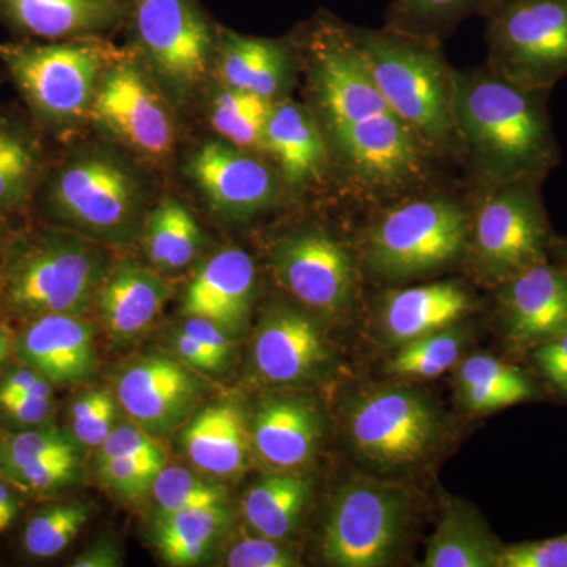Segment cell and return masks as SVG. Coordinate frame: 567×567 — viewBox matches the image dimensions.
<instances>
[{
  "label": "cell",
  "mask_w": 567,
  "mask_h": 567,
  "mask_svg": "<svg viewBox=\"0 0 567 567\" xmlns=\"http://www.w3.org/2000/svg\"><path fill=\"white\" fill-rule=\"evenodd\" d=\"M203 233L188 208L177 200H164L148 216L144 245L148 259L163 270H178L192 264L200 248Z\"/></svg>",
  "instance_id": "33"
},
{
  "label": "cell",
  "mask_w": 567,
  "mask_h": 567,
  "mask_svg": "<svg viewBox=\"0 0 567 567\" xmlns=\"http://www.w3.org/2000/svg\"><path fill=\"white\" fill-rule=\"evenodd\" d=\"M182 331L196 339L223 365L229 361L230 353H233V341L219 324L203 319V317H188Z\"/></svg>",
  "instance_id": "48"
},
{
  "label": "cell",
  "mask_w": 567,
  "mask_h": 567,
  "mask_svg": "<svg viewBox=\"0 0 567 567\" xmlns=\"http://www.w3.org/2000/svg\"><path fill=\"white\" fill-rule=\"evenodd\" d=\"M76 439L55 427L35 429L7 436L0 445V472L9 480L31 462L58 454H76Z\"/></svg>",
  "instance_id": "39"
},
{
  "label": "cell",
  "mask_w": 567,
  "mask_h": 567,
  "mask_svg": "<svg viewBox=\"0 0 567 567\" xmlns=\"http://www.w3.org/2000/svg\"><path fill=\"white\" fill-rule=\"evenodd\" d=\"M115 457H159L167 458L162 443L142 427L112 429L111 434L100 446L99 461Z\"/></svg>",
  "instance_id": "46"
},
{
  "label": "cell",
  "mask_w": 567,
  "mask_h": 567,
  "mask_svg": "<svg viewBox=\"0 0 567 567\" xmlns=\"http://www.w3.org/2000/svg\"><path fill=\"white\" fill-rule=\"evenodd\" d=\"M312 80L330 133L393 112L377 87L353 31L328 28L316 52Z\"/></svg>",
  "instance_id": "13"
},
{
  "label": "cell",
  "mask_w": 567,
  "mask_h": 567,
  "mask_svg": "<svg viewBox=\"0 0 567 567\" xmlns=\"http://www.w3.org/2000/svg\"><path fill=\"white\" fill-rule=\"evenodd\" d=\"M377 87L390 110L423 145L457 140L453 112V71L410 33L353 32Z\"/></svg>",
  "instance_id": "2"
},
{
  "label": "cell",
  "mask_w": 567,
  "mask_h": 567,
  "mask_svg": "<svg viewBox=\"0 0 567 567\" xmlns=\"http://www.w3.org/2000/svg\"><path fill=\"white\" fill-rule=\"evenodd\" d=\"M274 265L282 286L308 308L334 316L352 301V260L330 235L319 230L295 235L276 248Z\"/></svg>",
  "instance_id": "14"
},
{
  "label": "cell",
  "mask_w": 567,
  "mask_h": 567,
  "mask_svg": "<svg viewBox=\"0 0 567 567\" xmlns=\"http://www.w3.org/2000/svg\"><path fill=\"white\" fill-rule=\"evenodd\" d=\"M457 141L492 185L543 181L558 164L546 92L528 91L495 71L454 73Z\"/></svg>",
  "instance_id": "1"
},
{
  "label": "cell",
  "mask_w": 567,
  "mask_h": 567,
  "mask_svg": "<svg viewBox=\"0 0 567 567\" xmlns=\"http://www.w3.org/2000/svg\"><path fill=\"white\" fill-rule=\"evenodd\" d=\"M175 349L185 363L200 369V371L216 372L224 368L215 357H212L196 339L186 334L185 331L175 336Z\"/></svg>",
  "instance_id": "50"
},
{
  "label": "cell",
  "mask_w": 567,
  "mask_h": 567,
  "mask_svg": "<svg viewBox=\"0 0 567 567\" xmlns=\"http://www.w3.org/2000/svg\"><path fill=\"white\" fill-rule=\"evenodd\" d=\"M114 398L107 390L91 391L74 402L70 410L71 427L78 443L85 446H102L114 429Z\"/></svg>",
  "instance_id": "41"
},
{
  "label": "cell",
  "mask_w": 567,
  "mask_h": 567,
  "mask_svg": "<svg viewBox=\"0 0 567 567\" xmlns=\"http://www.w3.org/2000/svg\"><path fill=\"white\" fill-rule=\"evenodd\" d=\"M470 234L477 270L488 281L502 284L548 262L551 237L539 182L492 185Z\"/></svg>",
  "instance_id": "6"
},
{
  "label": "cell",
  "mask_w": 567,
  "mask_h": 567,
  "mask_svg": "<svg viewBox=\"0 0 567 567\" xmlns=\"http://www.w3.org/2000/svg\"><path fill=\"white\" fill-rule=\"evenodd\" d=\"M274 104L256 93L224 87L212 103L213 128L235 147L264 148L265 126Z\"/></svg>",
  "instance_id": "34"
},
{
  "label": "cell",
  "mask_w": 567,
  "mask_h": 567,
  "mask_svg": "<svg viewBox=\"0 0 567 567\" xmlns=\"http://www.w3.org/2000/svg\"><path fill=\"white\" fill-rule=\"evenodd\" d=\"M264 148L278 159L284 178L301 185L322 169L324 144L311 114L295 103L274 104L265 126Z\"/></svg>",
  "instance_id": "26"
},
{
  "label": "cell",
  "mask_w": 567,
  "mask_h": 567,
  "mask_svg": "<svg viewBox=\"0 0 567 567\" xmlns=\"http://www.w3.org/2000/svg\"><path fill=\"white\" fill-rule=\"evenodd\" d=\"M192 181L216 212L244 218L264 210L275 199L274 174L264 163L229 142H207L186 166Z\"/></svg>",
  "instance_id": "15"
},
{
  "label": "cell",
  "mask_w": 567,
  "mask_h": 567,
  "mask_svg": "<svg viewBox=\"0 0 567 567\" xmlns=\"http://www.w3.org/2000/svg\"><path fill=\"white\" fill-rule=\"evenodd\" d=\"M347 166L374 186L404 185L420 173L423 142L394 112L331 133Z\"/></svg>",
  "instance_id": "17"
},
{
  "label": "cell",
  "mask_w": 567,
  "mask_h": 567,
  "mask_svg": "<svg viewBox=\"0 0 567 567\" xmlns=\"http://www.w3.org/2000/svg\"><path fill=\"white\" fill-rule=\"evenodd\" d=\"M256 287V265L241 249H223L194 276L183 298L186 317H203L233 336L244 330Z\"/></svg>",
  "instance_id": "20"
},
{
  "label": "cell",
  "mask_w": 567,
  "mask_h": 567,
  "mask_svg": "<svg viewBox=\"0 0 567 567\" xmlns=\"http://www.w3.org/2000/svg\"><path fill=\"white\" fill-rule=\"evenodd\" d=\"M87 520L89 507L80 503L44 507L29 520L25 550L35 558L55 557L76 539Z\"/></svg>",
  "instance_id": "36"
},
{
  "label": "cell",
  "mask_w": 567,
  "mask_h": 567,
  "mask_svg": "<svg viewBox=\"0 0 567 567\" xmlns=\"http://www.w3.org/2000/svg\"><path fill=\"white\" fill-rule=\"evenodd\" d=\"M92 117L134 152L163 158L173 151L174 125L162 96L133 62L104 69Z\"/></svg>",
  "instance_id": "11"
},
{
  "label": "cell",
  "mask_w": 567,
  "mask_h": 567,
  "mask_svg": "<svg viewBox=\"0 0 567 567\" xmlns=\"http://www.w3.org/2000/svg\"><path fill=\"white\" fill-rule=\"evenodd\" d=\"M472 308V297L457 282H434L394 290L386 295L383 303V333L391 344L399 347L453 327Z\"/></svg>",
  "instance_id": "23"
},
{
  "label": "cell",
  "mask_w": 567,
  "mask_h": 567,
  "mask_svg": "<svg viewBox=\"0 0 567 567\" xmlns=\"http://www.w3.org/2000/svg\"><path fill=\"white\" fill-rule=\"evenodd\" d=\"M102 257L81 241L44 237L11 259L3 301L14 315H76L92 303L104 278Z\"/></svg>",
  "instance_id": "3"
},
{
  "label": "cell",
  "mask_w": 567,
  "mask_h": 567,
  "mask_svg": "<svg viewBox=\"0 0 567 567\" xmlns=\"http://www.w3.org/2000/svg\"><path fill=\"white\" fill-rule=\"evenodd\" d=\"M218 70L226 87L274 102L289 80V59L275 41L227 33L219 50Z\"/></svg>",
  "instance_id": "28"
},
{
  "label": "cell",
  "mask_w": 567,
  "mask_h": 567,
  "mask_svg": "<svg viewBox=\"0 0 567 567\" xmlns=\"http://www.w3.org/2000/svg\"><path fill=\"white\" fill-rule=\"evenodd\" d=\"M24 31L43 39H65L103 31L121 17L115 0H0Z\"/></svg>",
  "instance_id": "27"
},
{
  "label": "cell",
  "mask_w": 567,
  "mask_h": 567,
  "mask_svg": "<svg viewBox=\"0 0 567 567\" xmlns=\"http://www.w3.org/2000/svg\"><path fill=\"white\" fill-rule=\"evenodd\" d=\"M227 524L226 505L162 513L155 528L156 550L167 565H199Z\"/></svg>",
  "instance_id": "32"
},
{
  "label": "cell",
  "mask_w": 567,
  "mask_h": 567,
  "mask_svg": "<svg viewBox=\"0 0 567 567\" xmlns=\"http://www.w3.org/2000/svg\"><path fill=\"white\" fill-rule=\"evenodd\" d=\"M40 377L43 375H40L35 369L29 368V365H24V368L11 372V374L7 375L6 379L0 382V405L24 393Z\"/></svg>",
  "instance_id": "52"
},
{
  "label": "cell",
  "mask_w": 567,
  "mask_h": 567,
  "mask_svg": "<svg viewBox=\"0 0 567 567\" xmlns=\"http://www.w3.org/2000/svg\"><path fill=\"white\" fill-rule=\"evenodd\" d=\"M230 567H295L300 566L289 548L270 537H246L238 540L227 555Z\"/></svg>",
  "instance_id": "44"
},
{
  "label": "cell",
  "mask_w": 567,
  "mask_h": 567,
  "mask_svg": "<svg viewBox=\"0 0 567 567\" xmlns=\"http://www.w3.org/2000/svg\"><path fill=\"white\" fill-rule=\"evenodd\" d=\"M457 388L466 409L495 412L535 398V383L517 365L494 354L476 353L457 368Z\"/></svg>",
  "instance_id": "30"
},
{
  "label": "cell",
  "mask_w": 567,
  "mask_h": 567,
  "mask_svg": "<svg viewBox=\"0 0 567 567\" xmlns=\"http://www.w3.org/2000/svg\"><path fill=\"white\" fill-rule=\"evenodd\" d=\"M254 364L268 382L278 385L311 382L333 364V352L309 317L293 309L275 308L257 330Z\"/></svg>",
  "instance_id": "19"
},
{
  "label": "cell",
  "mask_w": 567,
  "mask_h": 567,
  "mask_svg": "<svg viewBox=\"0 0 567 567\" xmlns=\"http://www.w3.org/2000/svg\"><path fill=\"white\" fill-rule=\"evenodd\" d=\"M322 439V417L306 399L284 395L265 401L251 424V445L265 464L293 470L311 462Z\"/></svg>",
  "instance_id": "22"
},
{
  "label": "cell",
  "mask_w": 567,
  "mask_h": 567,
  "mask_svg": "<svg viewBox=\"0 0 567 567\" xmlns=\"http://www.w3.org/2000/svg\"><path fill=\"white\" fill-rule=\"evenodd\" d=\"M74 567H117L122 566V557L117 548L110 543H96L84 554L74 559Z\"/></svg>",
  "instance_id": "51"
},
{
  "label": "cell",
  "mask_w": 567,
  "mask_h": 567,
  "mask_svg": "<svg viewBox=\"0 0 567 567\" xmlns=\"http://www.w3.org/2000/svg\"><path fill=\"white\" fill-rule=\"evenodd\" d=\"M10 347L11 342L9 334H7L6 331L0 330V364H2L3 361L7 360V357H9Z\"/></svg>",
  "instance_id": "54"
},
{
  "label": "cell",
  "mask_w": 567,
  "mask_h": 567,
  "mask_svg": "<svg viewBox=\"0 0 567 567\" xmlns=\"http://www.w3.org/2000/svg\"><path fill=\"white\" fill-rule=\"evenodd\" d=\"M52 207L74 226L104 237L128 233L140 208V188L110 156H80L62 167L50 189Z\"/></svg>",
  "instance_id": "10"
},
{
  "label": "cell",
  "mask_w": 567,
  "mask_h": 567,
  "mask_svg": "<svg viewBox=\"0 0 567 567\" xmlns=\"http://www.w3.org/2000/svg\"><path fill=\"white\" fill-rule=\"evenodd\" d=\"M499 567H567V535L503 548Z\"/></svg>",
  "instance_id": "45"
},
{
  "label": "cell",
  "mask_w": 567,
  "mask_h": 567,
  "mask_svg": "<svg viewBox=\"0 0 567 567\" xmlns=\"http://www.w3.org/2000/svg\"><path fill=\"white\" fill-rule=\"evenodd\" d=\"M169 298L162 276L140 265L122 264L104 275L95 295L99 315L112 338L128 341L144 333Z\"/></svg>",
  "instance_id": "24"
},
{
  "label": "cell",
  "mask_w": 567,
  "mask_h": 567,
  "mask_svg": "<svg viewBox=\"0 0 567 567\" xmlns=\"http://www.w3.org/2000/svg\"><path fill=\"white\" fill-rule=\"evenodd\" d=\"M152 492L162 513H175L188 507L224 506L229 496L219 484L194 475L182 466H164L153 483Z\"/></svg>",
  "instance_id": "37"
},
{
  "label": "cell",
  "mask_w": 567,
  "mask_h": 567,
  "mask_svg": "<svg viewBox=\"0 0 567 567\" xmlns=\"http://www.w3.org/2000/svg\"><path fill=\"white\" fill-rule=\"evenodd\" d=\"M35 171L29 142L9 126L0 125V210L24 203Z\"/></svg>",
  "instance_id": "38"
},
{
  "label": "cell",
  "mask_w": 567,
  "mask_h": 567,
  "mask_svg": "<svg viewBox=\"0 0 567 567\" xmlns=\"http://www.w3.org/2000/svg\"><path fill=\"white\" fill-rule=\"evenodd\" d=\"M503 548L475 511L451 503L425 547V567H499Z\"/></svg>",
  "instance_id": "29"
},
{
  "label": "cell",
  "mask_w": 567,
  "mask_h": 567,
  "mask_svg": "<svg viewBox=\"0 0 567 567\" xmlns=\"http://www.w3.org/2000/svg\"><path fill=\"white\" fill-rule=\"evenodd\" d=\"M80 468V457L76 454H58L39 458L25 465L14 475L13 483L33 492H50L65 486L74 480Z\"/></svg>",
  "instance_id": "43"
},
{
  "label": "cell",
  "mask_w": 567,
  "mask_h": 567,
  "mask_svg": "<svg viewBox=\"0 0 567 567\" xmlns=\"http://www.w3.org/2000/svg\"><path fill=\"white\" fill-rule=\"evenodd\" d=\"M464 342V333L454 327L421 336L399 346L388 372L401 379H435L458 363Z\"/></svg>",
  "instance_id": "35"
},
{
  "label": "cell",
  "mask_w": 567,
  "mask_h": 567,
  "mask_svg": "<svg viewBox=\"0 0 567 567\" xmlns=\"http://www.w3.org/2000/svg\"><path fill=\"white\" fill-rule=\"evenodd\" d=\"M535 361L548 382L567 395V331L535 347Z\"/></svg>",
  "instance_id": "47"
},
{
  "label": "cell",
  "mask_w": 567,
  "mask_h": 567,
  "mask_svg": "<svg viewBox=\"0 0 567 567\" xmlns=\"http://www.w3.org/2000/svg\"><path fill=\"white\" fill-rule=\"evenodd\" d=\"M199 382L173 358L152 354L122 372L117 401L126 415L151 434L182 423L199 398Z\"/></svg>",
  "instance_id": "16"
},
{
  "label": "cell",
  "mask_w": 567,
  "mask_h": 567,
  "mask_svg": "<svg viewBox=\"0 0 567 567\" xmlns=\"http://www.w3.org/2000/svg\"><path fill=\"white\" fill-rule=\"evenodd\" d=\"M0 59L33 111L70 123L91 112L104 71L100 50L85 44H0Z\"/></svg>",
  "instance_id": "9"
},
{
  "label": "cell",
  "mask_w": 567,
  "mask_h": 567,
  "mask_svg": "<svg viewBox=\"0 0 567 567\" xmlns=\"http://www.w3.org/2000/svg\"><path fill=\"white\" fill-rule=\"evenodd\" d=\"M354 450L382 468H406L427 461L442 443L436 406L409 388H372L358 395L347 413Z\"/></svg>",
  "instance_id": "7"
},
{
  "label": "cell",
  "mask_w": 567,
  "mask_h": 567,
  "mask_svg": "<svg viewBox=\"0 0 567 567\" xmlns=\"http://www.w3.org/2000/svg\"><path fill=\"white\" fill-rule=\"evenodd\" d=\"M17 352L48 382H80L91 375L95 363L92 324L76 315L37 317L18 339Z\"/></svg>",
  "instance_id": "21"
},
{
  "label": "cell",
  "mask_w": 567,
  "mask_h": 567,
  "mask_svg": "<svg viewBox=\"0 0 567 567\" xmlns=\"http://www.w3.org/2000/svg\"><path fill=\"white\" fill-rule=\"evenodd\" d=\"M134 28L153 69L171 87L189 91L203 81L212 35L194 0H137Z\"/></svg>",
  "instance_id": "12"
},
{
  "label": "cell",
  "mask_w": 567,
  "mask_h": 567,
  "mask_svg": "<svg viewBox=\"0 0 567 567\" xmlns=\"http://www.w3.org/2000/svg\"><path fill=\"white\" fill-rule=\"evenodd\" d=\"M14 421L24 424H39L47 420L52 412V398H31V395H20L13 401L7 402L0 406Z\"/></svg>",
  "instance_id": "49"
},
{
  "label": "cell",
  "mask_w": 567,
  "mask_h": 567,
  "mask_svg": "<svg viewBox=\"0 0 567 567\" xmlns=\"http://www.w3.org/2000/svg\"><path fill=\"white\" fill-rule=\"evenodd\" d=\"M487 40L492 71L548 92L567 76V0H498Z\"/></svg>",
  "instance_id": "5"
},
{
  "label": "cell",
  "mask_w": 567,
  "mask_h": 567,
  "mask_svg": "<svg viewBox=\"0 0 567 567\" xmlns=\"http://www.w3.org/2000/svg\"><path fill=\"white\" fill-rule=\"evenodd\" d=\"M18 509H20V502H18L17 495L6 483L0 481V533L6 532L13 524Z\"/></svg>",
  "instance_id": "53"
},
{
  "label": "cell",
  "mask_w": 567,
  "mask_h": 567,
  "mask_svg": "<svg viewBox=\"0 0 567 567\" xmlns=\"http://www.w3.org/2000/svg\"><path fill=\"white\" fill-rule=\"evenodd\" d=\"M189 461L215 476L244 472L251 447V429L244 409L230 402L203 410L182 436Z\"/></svg>",
  "instance_id": "25"
},
{
  "label": "cell",
  "mask_w": 567,
  "mask_h": 567,
  "mask_svg": "<svg viewBox=\"0 0 567 567\" xmlns=\"http://www.w3.org/2000/svg\"><path fill=\"white\" fill-rule=\"evenodd\" d=\"M496 0H394L391 20L395 31L413 33L454 22L470 11L494 7Z\"/></svg>",
  "instance_id": "40"
},
{
  "label": "cell",
  "mask_w": 567,
  "mask_h": 567,
  "mask_svg": "<svg viewBox=\"0 0 567 567\" xmlns=\"http://www.w3.org/2000/svg\"><path fill=\"white\" fill-rule=\"evenodd\" d=\"M498 286L506 334L518 349H535L567 331V274L561 267L537 264Z\"/></svg>",
  "instance_id": "18"
},
{
  "label": "cell",
  "mask_w": 567,
  "mask_h": 567,
  "mask_svg": "<svg viewBox=\"0 0 567 567\" xmlns=\"http://www.w3.org/2000/svg\"><path fill=\"white\" fill-rule=\"evenodd\" d=\"M561 257H563V265H561V268H563V270H565V271H566V274H567V245L565 246V249H563Z\"/></svg>",
  "instance_id": "55"
},
{
  "label": "cell",
  "mask_w": 567,
  "mask_h": 567,
  "mask_svg": "<svg viewBox=\"0 0 567 567\" xmlns=\"http://www.w3.org/2000/svg\"><path fill=\"white\" fill-rule=\"evenodd\" d=\"M410 522L402 488L354 480L339 488L322 537L324 561L338 567L385 566L399 550Z\"/></svg>",
  "instance_id": "8"
},
{
  "label": "cell",
  "mask_w": 567,
  "mask_h": 567,
  "mask_svg": "<svg viewBox=\"0 0 567 567\" xmlns=\"http://www.w3.org/2000/svg\"><path fill=\"white\" fill-rule=\"evenodd\" d=\"M311 486L301 476L278 473L254 484L244 496V514L260 536L282 540L303 516Z\"/></svg>",
  "instance_id": "31"
},
{
  "label": "cell",
  "mask_w": 567,
  "mask_h": 567,
  "mask_svg": "<svg viewBox=\"0 0 567 567\" xmlns=\"http://www.w3.org/2000/svg\"><path fill=\"white\" fill-rule=\"evenodd\" d=\"M470 227L468 215L453 200H412L388 212L372 227L365 259L388 279L429 275L464 252Z\"/></svg>",
  "instance_id": "4"
},
{
  "label": "cell",
  "mask_w": 567,
  "mask_h": 567,
  "mask_svg": "<svg viewBox=\"0 0 567 567\" xmlns=\"http://www.w3.org/2000/svg\"><path fill=\"white\" fill-rule=\"evenodd\" d=\"M167 464L159 457H115L100 461L104 483L126 498H140L153 487L156 476Z\"/></svg>",
  "instance_id": "42"
}]
</instances>
